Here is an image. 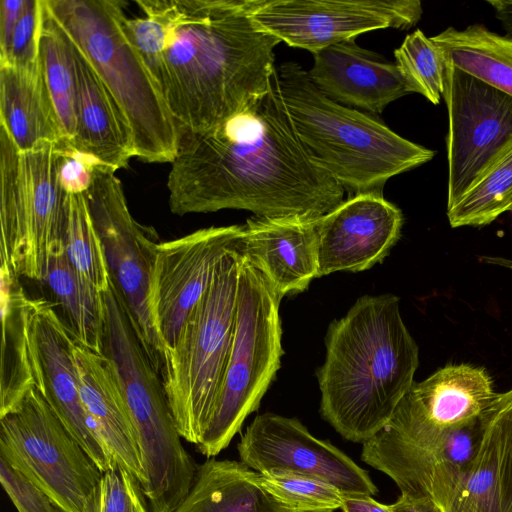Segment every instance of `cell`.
I'll return each instance as SVG.
<instances>
[{"mask_svg": "<svg viewBox=\"0 0 512 512\" xmlns=\"http://www.w3.org/2000/svg\"><path fill=\"white\" fill-rule=\"evenodd\" d=\"M0 127L20 153L65 140L39 62L34 68L0 66Z\"/></svg>", "mask_w": 512, "mask_h": 512, "instance_id": "obj_22", "label": "cell"}, {"mask_svg": "<svg viewBox=\"0 0 512 512\" xmlns=\"http://www.w3.org/2000/svg\"><path fill=\"white\" fill-rule=\"evenodd\" d=\"M503 29L512 36V0H488Z\"/></svg>", "mask_w": 512, "mask_h": 512, "instance_id": "obj_41", "label": "cell"}, {"mask_svg": "<svg viewBox=\"0 0 512 512\" xmlns=\"http://www.w3.org/2000/svg\"><path fill=\"white\" fill-rule=\"evenodd\" d=\"M2 351L0 417L12 411L34 386L26 337L28 297L10 270L0 267Z\"/></svg>", "mask_w": 512, "mask_h": 512, "instance_id": "obj_24", "label": "cell"}, {"mask_svg": "<svg viewBox=\"0 0 512 512\" xmlns=\"http://www.w3.org/2000/svg\"><path fill=\"white\" fill-rule=\"evenodd\" d=\"M84 195L104 248L111 280L145 352L160 373L163 345L148 302L155 247L159 243L157 235L131 215L115 171L98 166Z\"/></svg>", "mask_w": 512, "mask_h": 512, "instance_id": "obj_10", "label": "cell"}, {"mask_svg": "<svg viewBox=\"0 0 512 512\" xmlns=\"http://www.w3.org/2000/svg\"><path fill=\"white\" fill-rule=\"evenodd\" d=\"M242 247L243 242L219 262L174 346L163 355L160 374L176 428L195 445L218 396L233 340Z\"/></svg>", "mask_w": 512, "mask_h": 512, "instance_id": "obj_7", "label": "cell"}, {"mask_svg": "<svg viewBox=\"0 0 512 512\" xmlns=\"http://www.w3.org/2000/svg\"><path fill=\"white\" fill-rule=\"evenodd\" d=\"M392 512H442L440 508L429 499H415L400 495L393 504L389 505Z\"/></svg>", "mask_w": 512, "mask_h": 512, "instance_id": "obj_40", "label": "cell"}, {"mask_svg": "<svg viewBox=\"0 0 512 512\" xmlns=\"http://www.w3.org/2000/svg\"><path fill=\"white\" fill-rule=\"evenodd\" d=\"M277 81L305 150L350 196L382 193L390 178L429 162L435 155L371 114L327 97L297 62L279 65Z\"/></svg>", "mask_w": 512, "mask_h": 512, "instance_id": "obj_5", "label": "cell"}, {"mask_svg": "<svg viewBox=\"0 0 512 512\" xmlns=\"http://www.w3.org/2000/svg\"><path fill=\"white\" fill-rule=\"evenodd\" d=\"M240 461L259 472L283 471L325 481L345 495L373 496L366 470L328 440L313 436L296 418L257 415L237 445Z\"/></svg>", "mask_w": 512, "mask_h": 512, "instance_id": "obj_15", "label": "cell"}, {"mask_svg": "<svg viewBox=\"0 0 512 512\" xmlns=\"http://www.w3.org/2000/svg\"><path fill=\"white\" fill-rule=\"evenodd\" d=\"M419 0H255L254 23L280 42L315 54L377 29H409Z\"/></svg>", "mask_w": 512, "mask_h": 512, "instance_id": "obj_12", "label": "cell"}, {"mask_svg": "<svg viewBox=\"0 0 512 512\" xmlns=\"http://www.w3.org/2000/svg\"><path fill=\"white\" fill-rule=\"evenodd\" d=\"M432 39L456 68L512 97V36L472 24L448 27Z\"/></svg>", "mask_w": 512, "mask_h": 512, "instance_id": "obj_25", "label": "cell"}, {"mask_svg": "<svg viewBox=\"0 0 512 512\" xmlns=\"http://www.w3.org/2000/svg\"><path fill=\"white\" fill-rule=\"evenodd\" d=\"M64 248L78 277L103 295L110 286L111 276L84 194H69Z\"/></svg>", "mask_w": 512, "mask_h": 512, "instance_id": "obj_29", "label": "cell"}, {"mask_svg": "<svg viewBox=\"0 0 512 512\" xmlns=\"http://www.w3.org/2000/svg\"><path fill=\"white\" fill-rule=\"evenodd\" d=\"M257 482L294 512H334L344 494L320 479L283 471L256 472Z\"/></svg>", "mask_w": 512, "mask_h": 512, "instance_id": "obj_32", "label": "cell"}, {"mask_svg": "<svg viewBox=\"0 0 512 512\" xmlns=\"http://www.w3.org/2000/svg\"><path fill=\"white\" fill-rule=\"evenodd\" d=\"M488 408L481 443L448 512H500L498 434Z\"/></svg>", "mask_w": 512, "mask_h": 512, "instance_id": "obj_30", "label": "cell"}, {"mask_svg": "<svg viewBox=\"0 0 512 512\" xmlns=\"http://www.w3.org/2000/svg\"><path fill=\"white\" fill-rule=\"evenodd\" d=\"M495 395L484 368L446 365L414 382L389 422L362 444L361 460L401 492L428 495L455 466L463 428L484 414Z\"/></svg>", "mask_w": 512, "mask_h": 512, "instance_id": "obj_4", "label": "cell"}, {"mask_svg": "<svg viewBox=\"0 0 512 512\" xmlns=\"http://www.w3.org/2000/svg\"><path fill=\"white\" fill-rule=\"evenodd\" d=\"M510 211H512V203H511V206H510Z\"/></svg>", "mask_w": 512, "mask_h": 512, "instance_id": "obj_42", "label": "cell"}, {"mask_svg": "<svg viewBox=\"0 0 512 512\" xmlns=\"http://www.w3.org/2000/svg\"><path fill=\"white\" fill-rule=\"evenodd\" d=\"M243 251V250H242ZM280 295L243 252L233 340L222 384L197 451L224 450L259 407L283 355Z\"/></svg>", "mask_w": 512, "mask_h": 512, "instance_id": "obj_8", "label": "cell"}, {"mask_svg": "<svg viewBox=\"0 0 512 512\" xmlns=\"http://www.w3.org/2000/svg\"><path fill=\"white\" fill-rule=\"evenodd\" d=\"M488 409L498 434L500 512H512V388L496 393Z\"/></svg>", "mask_w": 512, "mask_h": 512, "instance_id": "obj_34", "label": "cell"}, {"mask_svg": "<svg viewBox=\"0 0 512 512\" xmlns=\"http://www.w3.org/2000/svg\"><path fill=\"white\" fill-rule=\"evenodd\" d=\"M24 0L0 2V65L9 58L13 33L20 17Z\"/></svg>", "mask_w": 512, "mask_h": 512, "instance_id": "obj_38", "label": "cell"}, {"mask_svg": "<svg viewBox=\"0 0 512 512\" xmlns=\"http://www.w3.org/2000/svg\"><path fill=\"white\" fill-rule=\"evenodd\" d=\"M100 76L133 132L135 157L172 162L180 132L155 80L126 31L123 1L46 0Z\"/></svg>", "mask_w": 512, "mask_h": 512, "instance_id": "obj_6", "label": "cell"}, {"mask_svg": "<svg viewBox=\"0 0 512 512\" xmlns=\"http://www.w3.org/2000/svg\"><path fill=\"white\" fill-rule=\"evenodd\" d=\"M0 482L17 512H64L44 490L1 455Z\"/></svg>", "mask_w": 512, "mask_h": 512, "instance_id": "obj_35", "label": "cell"}, {"mask_svg": "<svg viewBox=\"0 0 512 512\" xmlns=\"http://www.w3.org/2000/svg\"><path fill=\"white\" fill-rule=\"evenodd\" d=\"M0 455L64 512H87L103 474L35 387L0 417Z\"/></svg>", "mask_w": 512, "mask_h": 512, "instance_id": "obj_9", "label": "cell"}, {"mask_svg": "<svg viewBox=\"0 0 512 512\" xmlns=\"http://www.w3.org/2000/svg\"><path fill=\"white\" fill-rule=\"evenodd\" d=\"M38 62L59 122L69 143L76 137V73L70 40L46 0L38 37Z\"/></svg>", "mask_w": 512, "mask_h": 512, "instance_id": "obj_26", "label": "cell"}, {"mask_svg": "<svg viewBox=\"0 0 512 512\" xmlns=\"http://www.w3.org/2000/svg\"><path fill=\"white\" fill-rule=\"evenodd\" d=\"M448 111L447 208L512 139V97L456 68L445 57Z\"/></svg>", "mask_w": 512, "mask_h": 512, "instance_id": "obj_11", "label": "cell"}, {"mask_svg": "<svg viewBox=\"0 0 512 512\" xmlns=\"http://www.w3.org/2000/svg\"><path fill=\"white\" fill-rule=\"evenodd\" d=\"M167 188L173 214L248 210L254 216L321 217L343 202V187L302 145L277 81L238 112L201 133H182Z\"/></svg>", "mask_w": 512, "mask_h": 512, "instance_id": "obj_1", "label": "cell"}, {"mask_svg": "<svg viewBox=\"0 0 512 512\" xmlns=\"http://www.w3.org/2000/svg\"><path fill=\"white\" fill-rule=\"evenodd\" d=\"M326 357L317 371L322 417L345 439L364 443L391 419L414 384L418 346L405 326L399 298H359L330 323Z\"/></svg>", "mask_w": 512, "mask_h": 512, "instance_id": "obj_3", "label": "cell"}, {"mask_svg": "<svg viewBox=\"0 0 512 512\" xmlns=\"http://www.w3.org/2000/svg\"><path fill=\"white\" fill-rule=\"evenodd\" d=\"M80 398L89 425L113 460L140 484H147L130 413L112 361L81 345L74 346Z\"/></svg>", "mask_w": 512, "mask_h": 512, "instance_id": "obj_20", "label": "cell"}, {"mask_svg": "<svg viewBox=\"0 0 512 512\" xmlns=\"http://www.w3.org/2000/svg\"><path fill=\"white\" fill-rule=\"evenodd\" d=\"M139 482L118 464L103 472L87 512H149Z\"/></svg>", "mask_w": 512, "mask_h": 512, "instance_id": "obj_33", "label": "cell"}, {"mask_svg": "<svg viewBox=\"0 0 512 512\" xmlns=\"http://www.w3.org/2000/svg\"><path fill=\"white\" fill-rule=\"evenodd\" d=\"M241 461L208 458L173 512H294L268 493Z\"/></svg>", "mask_w": 512, "mask_h": 512, "instance_id": "obj_23", "label": "cell"}, {"mask_svg": "<svg viewBox=\"0 0 512 512\" xmlns=\"http://www.w3.org/2000/svg\"><path fill=\"white\" fill-rule=\"evenodd\" d=\"M255 0H137L126 31L180 135L217 126L263 93L280 41L251 17Z\"/></svg>", "mask_w": 512, "mask_h": 512, "instance_id": "obj_2", "label": "cell"}, {"mask_svg": "<svg viewBox=\"0 0 512 512\" xmlns=\"http://www.w3.org/2000/svg\"><path fill=\"white\" fill-rule=\"evenodd\" d=\"M243 225L208 227L155 247L149 308L163 355L207 290L219 262L241 247Z\"/></svg>", "mask_w": 512, "mask_h": 512, "instance_id": "obj_13", "label": "cell"}, {"mask_svg": "<svg viewBox=\"0 0 512 512\" xmlns=\"http://www.w3.org/2000/svg\"><path fill=\"white\" fill-rule=\"evenodd\" d=\"M26 337L35 388L103 472L116 462L91 429L78 389L72 330L45 299H27Z\"/></svg>", "mask_w": 512, "mask_h": 512, "instance_id": "obj_14", "label": "cell"}, {"mask_svg": "<svg viewBox=\"0 0 512 512\" xmlns=\"http://www.w3.org/2000/svg\"><path fill=\"white\" fill-rule=\"evenodd\" d=\"M340 509L342 512H392L389 505L377 502L369 495H345Z\"/></svg>", "mask_w": 512, "mask_h": 512, "instance_id": "obj_39", "label": "cell"}, {"mask_svg": "<svg viewBox=\"0 0 512 512\" xmlns=\"http://www.w3.org/2000/svg\"><path fill=\"white\" fill-rule=\"evenodd\" d=\"M313 55L308 71L311 81L327 97L344 106L376 114L410 93L396 63L360 47L355 39Z\"/></svg>", "mask_w": 512, "mask_h": 512, "instance_id": "obj_18", "label": "cell"}, {"mask_svg": "<svg viewBox=\"0 0 512 512\" xmlns=\"http://www.w3.org/2000/svg\"><path fill=\"white\" fill-rule=\"evenodd\" d=\"M512 203V139L449 208L451 227H481L510 211Z\"/></svg>", "mask_w": 512, "mask_h": 512, "instance_id": "obj_28", "label": "cell"}, {"mask_svg": "<svg viewBox=\"0 0 512 512\" xmlns=\"http://www.w3.org/2000/svg\"><path fill=\"white\" fill-rule=\"evenodd\" d=\"M69 40L76 73V137L72 146L113 171L125 168L135 157L131 127L92 64Z\"/></svg>", "mask_w": 512, "mask_h": 512, "instance_id": "obj_21", "label": "cell"}, {"mask_svg": "<svg viewBox=\"0 0 512 512\" xmlns=\"http://www.w3.org/2000/svg\"><path fill=\"white\" fill-rule=\"evenodd\" d=\"M57 147L61 155L59 178L62 187L68 194H84L93 182L95 169L103 165L76 150L66 140L57 144Z\"/></svg>", "mask_w": 512, "mask_h": 512, "instance_id": "obj_37", "label": "cell"}, {"mask_svg": "<svg viewBox=\"0 0 512 512\" xmlns=\"http://www.w3.org/2000/svg\"><path fill=\"white\" fill-rule=\"evenodd\" d=\"M41 17L42 0H24V5L13 33L9 58L5 64L1 65H12L22 68L38 66V37Z\"/></svg>", "mask_w": 512, "mask_h": 512, "instance_id": "obj_36", "label": "cell"}, {"mask_svg": "<svg viewBox=\"0 0 512 512\" xmlns=\"http://www.w3.org/2000/svg\"><path fill=\"white\" fill-rule=\"evenodd\" d=\"M401 210L370 192L350 196L317 219L318 277L359 272L383 261L401 235Z\"/></svg>", "mask_w": 512, "mask_h": 512, "instance_id": "obj_17", "label": "cell"}, {"mask_svg": "<svg viewBox=\"0 0 512 512\" xmlns=\"http://www.w3.org/2000/svg\"><path fill=\"white\" fill-rule=\"evenodd\" d=\"M24 216L19 237L1 266L16 277L45 281L51 258L63 251L69 194L59 178L60 151L48 143L20 153Z\"/></svg>", "mask_w": 512, "mask_h": 512, "instance_id": "obj_16", "label": "cell"}, {"mask_svg": "<svg viewBox=\"0 0 512 512\" xmlns=\"http://www.w3.org/2000/svg\"><path fill=\"white\" fill-rule=\"evenodd\" d=\"M394 56L409 92L439 104L445 86V56L432 37L417 29L406 35Z\"/></svg>", "mask_w": 512, "mask_h": 512, "instance_id": "obj_31", "label": "cell"}, {"mask_svg": "<svg viewBox=\"0 0 512 512\" xmlns=\"http://www.w3.org/2000/svg\"><path fill=\"white\" fill-rule=\"evenodd\" d=\"M318 218L253 216L243 225L244 254L281 298L318 277Z\"/></svg>", "mask_w": 512, "mask_h": 512, "instance_id": "obj_19", "label": "cell"}, {"mask_svg": "<svg viewBox=\"0 0 512 512\" xmlns=\"http://www.w3.org/2000/svg\"><path fill=\"white\" fill-rule=\"evenodd\" d=\"M45 282L61 306L77 341L90 350L103 354V295L93 291L78 277L68 261L65 249L51 258Z\"/></svg>", "mask_w": 512, "mask_h": 512, "instance_id": "obj_27", "label": "cell"}]
</instances>
